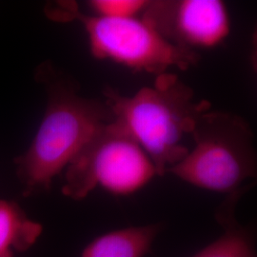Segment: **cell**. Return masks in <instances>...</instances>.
Returning a JSON list of instances; mask_svg holds the SVG:
<instances>
[{
    "mask_svg": "<svg viewBox=\"0 0 257 257\" xmlns=\"http://www.w3.org/2000/svg\"><path fill=\"white\" fill-rule=\"evenodd\" d=\"M47 16L58 21L77 20L89 40L92 56L132 70L158 74L172 67L188 70L198 64V53L175 47L141 18L110 19L83 14L72 1L47 5Z\"/></svg>",
    "mask_w": 257,
    "mask_h": 257,
    "instance_id": "277c9868",
    "label": "cell"
},
{
    "mask_svg": "<svg viewBox=\"0 0 257 257\" xmlns=\"http://www.w3.org/2000/svg\"><path fill=\"white\" fill-rule=\"evenodd\" d=\"M36 74L46 92V107L30 146L15 159L25 194L50 189L92 136L112 122L104 100L83 96L76 81L54 65H40Z\"/></svg>",
    "mask_w": 257,
    "mask_h": 257,
    "instance_id": "6da1fadb",
    "label": "cell"
},
{
    "mask_svg": "<svg viewBox=\"0 0 257 257\" xmlns=\"http://www.w3.org/2000/svg\"><path fill=\"white\" fill-rule=\"evenodd\" d=\"M160 230L152 224L110 231L91 242L81 257H145Z\"/></svg>",
    "mask_w": 257,
    "mask_h": 257,
    "instance_id": "52a82bcc",
    "label": "cell"
},
{
    "mask_svg": "<svg viewBox=\"0 0 257 257\" xmlns=\"http://www.w3.org/2000/svg\"><path fill=\"white\" fill-rule=\"evenodd\" d=\"M147 4L145 0H92L89 2L93 15L110 19L136 18Z\"/></svg>",
    "mask_w": 257,
    "mask_h": 257,
    "instance_id": "30bf717a",
    "label": "cell"
},
{
    "mask_svg": "<svg viewBox=\"0 0 257 257\" xmlns=\"http://www.w3.org/2000/svg\"><path fill=\"white\" fill-rule=\"evenodd\" d=\"M141 19L171 44L195 53L218 46L230 33L229 12L220 0L148 1Z\"/></svg>",
    "mask_w": 257,
    "mask_h": 257,
    "instance_id": "8992f818",
    "label": "cell"
},
{
    "mask_svg": "<svg viewBox=\"0 0 257 257\" xmlns=\"http://www.w3.org/2000/svg\"><path fill=\"white\" fill-rule=\"evenodd\" d=\"M194 147L167 173L194 187L236 193L256 176L254 135L248 121L225 111L207 110L191 133Z\"/></svg>",
    "mask_w": 257,
    "mask_h": 257,
    "instance_id": "3957f363",
    "label": "cell"
},
{
    "mask_svg": "<svg viewBox=\"0 0 257 257\" xmlns=\"http://www.w3.org/2000/svg\"><path fill=\"white\" fill-rule=\"evenodd\" d=\"M104 101L112 122L143 149L157 175H165L187 156L184 137L191 135L200 114L211 110L210 102L197 100L193 89L170 73L156 75L152 86L132 96L107 87Z\"/></svg>",
    "mask_w": 257,
    "mask_h": 257,
    "instance_id": "7a4b0ae2",
    "label": "cell"
},
{
    "mask_svg": "<svg viewBox=\"0 0 257 257\" xmlns=\"http://www.w3.org/2000/svg\"><path fill=\"white\" fill-rule=\"evenodd\" d=\"M247 189L228 194L217 211V218L225 231L219 238L193 257H256L253 241L235 219V208Z\"/></svg>",
    "mask_w": 257,
    "mask_h": 257,
    "instance_id": "ba28073f",
    "label": "cell"
},
{
    "mask_svg": "<svg viewBox=\"0 0 257 257\" xmlns=\"http://www.w3.org/2000/svg\"><path fill=\"white\" fill-rule=\"evenodd\" d=\"M156 175L143 149L110 122L99 128L66 167L62 192L74 200L85 198L96 188L128 195Z\"/></svg>",
    "mask_w": 257,
    "mask_h": 257,
    "instance_id": "5b68a950",
    "label": "cell"
},
{
    "mask_svg": "<svg viewBox=\"0 0 257 257\" xmlns=\"http://www.w3.org/2000/svg\"><path fill=\"white\" fill-rule=\"evenodd\" d=\"M42 227L31 220L17 203L0 200V257H14L31 248Z\"/></svg>",
    "mask_w": 257,
    "mask_h": 257,
    "instance_id": "9c48e42d",
    "label": "cell"
}]
</instances>
